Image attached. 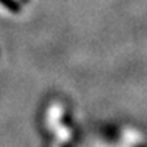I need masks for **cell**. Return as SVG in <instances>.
<instances>
[{"label": "cell", "instance_id": "6da1fadb", "mask_svg": "<svg viewBox=\"0 0 147 147\" xmlns=\"http://www.w3.org/2000/svg\"><path fill=\"white\" fill-rule=\"evenodd\" d=\"M15 2H18V0H15Z\"/></svg>", "mask_w": 147, "mask_h": 147}]
</instances>
